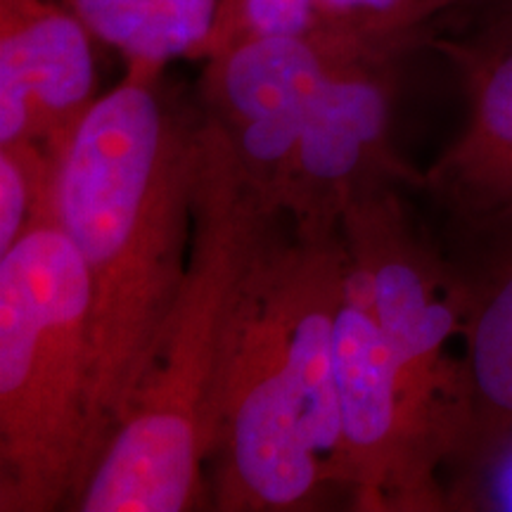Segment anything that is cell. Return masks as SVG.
Wrapping results in <instances>:
<instances>
[{"label": "cell", "instance_id": "cell-11", "mask_svg": "<svg viewBox=\"0 0 512 512\" xmlns=\"http://www.w3.org/2000/svg\"><path fill=\"white\" fill-rule=\"evenodd\" d=\"M95 41L117 50L128 67L162 72L178 57H207L223 0H64Z\"/></svg>", "mask_w": 512, "mask_h": 512}, {"label": "cell", "instance_id": "cell-1", "mask_svg": "<svg viewBox=\"0 0 512 512\" xmlns=\"http://www.w3.org/2000/svg\"><path fill=\"white\" fill-rule=\"evenodd\" d=\"M128 67L76 126L57 181L60 223L91 285L93 467L124 422L188 266L197 131Z\"/></svg>", "mask_w": 512, "mask_h": 512}, {"label": "cell", "instance_id": "cell-15", "mask_svg": "<svg viewBox=\"0 0 512 512\" xmlns=\"http://www.w3.org/2000/svg\"><path fill=\"white\" fill-rule=\"evenodd\" d=\"M512 510V437L458 463L448 508Z\"/></svg>", "mask_w": 512, "mask_h": 512}, {"label": "cell", "instance_id": "cell-16", "mask_svg": "<svg viewBox=\"0 0 512 512\" xmlns=\"http://www.w3.org/2000/svg\"><path fill=\"white\" fill-rule=\"evenodd\" d=\"M313 0H223L211 55L247 36L311 29ZM209 55V57H211Z\"/></svg>", "mask_w": 512, "mask_h": 512}, {"label": "cell", "instance_id": "cell-12", "mask_svg": "<svg viewBox=\"0 0 512 512\" xmlns=\"http://www.w3.org/2000/svg\"><path fill=\"white\" fill-rule=\"evenodd\" d=\"M465 437L453 463L512 437V256L472 290L465 332Z\"/></svg>", "mask_w": 512, "mask_h": 512}, {"label": "cell", "instance_id": "cell-8", "mask_svg": "<svg viewBox=\"0 0 512 512\" xmlns=\"http://www.w3.org/2000/svg\"><path fill=\"white\" fill-rule=\"evenodd\" d=\"M401 60H358L332 76L283 176L268 192L283 214L294 221H339L344 204L361 190L420 183L389 140Z\"/></svg>", "mask_w": 512, "mask_h": 512}, {"label": "cell", "instance_id": "cell-7", "mask_svg": "<svg viewBox=\"0 0 512 512\" xmlns=\"http://www.w3.org/2000/svg\"><path fill=\"white\" fill-rule=\"evenodd\" d=\"M358 60L373 57L332 46L311 29L247 36L207 57V114L266 195L283 176L320 93L344 64Z\"/></svg>", "mask_w": 512, "mask_h": 512}, {"label": "cell", "instance_id": "cell-5", "mask_svg": "<svg viewBox=\"0 0 512 512\" xmlns=\"http://www.w3.org/2000/svg\"><path fill=\"white\" fill-rule=\"evenodd\" d=\"M344 247L366 283L403 392L448 465L465 437V332L472 290L406 219L394 185H373L344 204Z\"/></svg>", "mask_w": 512, "mask_h": 512}, {"label": "cell", "instance_id": "cell-14", "mask_svg": "<svg viewBox=\"0 0 512 512\" xmlns=\"http://www.w3.org/2000/svg\"><path fill=\"white\" fill-rule=\"evenodd\" d=\"M62 155L34 143L0 145V254L31 228L57 221Z\"/></svg>", "mask_w": 512, "mask_h": 512}, {"label": "cell", "instance_id": "cell-2", "mask_svg": "<svg viewBox=\"0 0 512 512\" xmlns=\"http://www.w3.org/2000/svg\"><path fill=\"white\" fill-rule=\"evenodd\" d=\"M285 214L249 176L216 119L197 131L188 266L150 368L72 508L185 512L207 501L235 325Z\"/></svg>", "mask_w": 512, "mask_h": 512}, {"label": "cell", "instance_id": "cell-10", "mask_svg": "<svg viewBox=\"0 0 512 512\" xmlns=\"http://www.w3.org/2000/svg\"><path fill=\"white\" fill-rule=\"evenodd\" d=\"M93 34L55 0H0V145L64 155L95 102Z\"/></svg>", "mask_w": 512, "mask_h": 512}, {"label": "cell", "instance_id": "cell-13", "mask_svg": "<svg viewBox=\"0 0 512 512\" xmlns=\"http://www.w3.org/2000/svg\"><path fill=\"white\" fill-rule=\"evenodd\" d=\"M460 0H313L311 31L363 57H406L427 46Z\"/></svg>", "mask_w": 512, "mask_h": 512}, {"label": "cell", "instance_id": "cell-6", "mask_svg": "<svg viewBox=\"0 0 512 512\" xmlns=\"http://www.w3.org/2000/svg\"><path fill=\"white\" fill-rule=\"evenodd\" d=\"M335 380L349 496L356 508H448V491L441 484L448 456L403 392L366 283L351 264L335 323Z\"/></svg>", "mask_w": 512, "mask_h": 512}, {"label": "cell", "instance_id": "cell-17", "mask_svg": "<svg viewBox=\"0 0 512 512\" xmlns=\"http://www.w3.org/2000/svg\"><path fill=\"white\" fill-rule=\"evenodd\" d=\"M494 3H501V0H460L458 3V8L451 12V15L448 17H453V15H460V12H470V10H479V8H486V5H494ZM446 17V19H448ZM444 24V22H441Z\"/></svg>", "mask_w": 512, "mask_h": 512}, {"label": "cell", "instance_id": "cell-4", "mask_svg": "<svg viewBox=\"0 0 512 512\" xmlns=\"http://www.w3.org/2000/svg\"><path fill=\"white\" fill-rule=\"evenodd\" d=\"M93 460L91 285L50 221L0 254V512L72 508Z\"/></svg>", "mask_w": 512, "mask_h": 512}, {"label": "cell", "instance_id": "cell-9", "mask_svg": "<svg viewBox=\"0 0 512 512\" xmlns=\"http://www.w3.org/2000/svg\"><path fill=\"white\" fill-rule=\"evenodd\" d=\"M432 46L451 60L465 93V121L425 185L460 219L512 216V0L444 19Z\"/></svg>", "mask_w": 512, "mask_h": 512}, {"label": "cell", "instance_id": "cell-3", "mask_svg": "<svg viewBox=\"0 0 512 512\" xmlns=\"http://www.w3.org/2000/svg\"><path fill=\"white\" fill-rule=\"evenodd\" d=\"M339 221L285 214L242 299L221 389L211 503L313 510L347 491L335 323L347 280Z\"/></svg>", "mask_w": 512, "mask_h": 512}]
</instances>
